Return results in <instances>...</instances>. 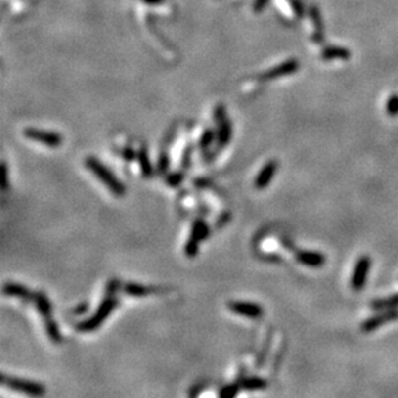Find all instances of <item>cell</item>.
Segmentation results:
<instances>
[{
	"instance_id": "cell-1",
	"label": "cell",
	"mask_w": 398,
	"mask_h": 398,
	"mask_svg": "<svg viewBox=\"0 0 398 398\" xmlns=\"http://www.w3.org/2000/svg\"><path fill=\"white\" fill-rule=\"evenodd\" d=\"M85 165H87V168H88L89 170H90L91 173L94 174L95 177H97L98 179L101 180L103 184H105L106 187H107L110 191H111L112 195L118 196V197H120V196H124L125 193V187L123 186V183L120 182V180L116 178V177L114 176V174L110 172V170L107 169V168L103 165V164L99 163V160L98 159H95V157H87V160H85Z\"/></svg>"
},
{
	"instance_id": "cell-2",
	"label": "cell",
	"mask_w": 398,
	"mask_h": 398,
	"mask_svg": "<svg viewBox=\"0 0 398 398\" xmlns=\"http://www.w3.org/2000/svg\"><path fill=\"white\" fill-rule=\"evenodd\" d=\"M111 295L112 294H110V297L106 298L105 301L99 304L94 316L88 318V320L76 323V330L83 331V333H88V331H93V330L101 326V323L106 321L108 314L111 313L112 310H115V307H116V304H118V301L115 298H112Z\"/></svg>"
},
{
	"instance_id": "cell-3",
	"label": "cell",
	"mask_w": 398,
	"mask_h": 398,
	"mask_svg": "<svg viewBox=\"0 0 398 398\" xmlns=\"http://www.w3.org/2000/svg\"><path fill=\"white\" fill-rule=\"evenodd\" d=\"M372 261L369 255H362L357 259L354 268H353L352 277H351V287L354 291L363 290V287L367 281L369 271L371 268Z\"/></svg>"
},
{
	"instance_id": "cell-4",
	"label": "cell",
	"mask_w": 398,
	"mask_h": 398,
	"mask_svg": "<svg viewBox=\"0 0 398 398\" xmlns=\"http://www.w3.org/2000/svg\"><path fill=\"white\" fill-rule=\"evenodd\" d=\"M1 384L8 385L9 388L17 392H22V393L29 396H43L45 393V387L43 384L30 382V380H23V379L7 378L5 375H1Z\"/></svg>"
},
{
	"instance_id": "cell-5",
	"label": "cell",
	"mask_w": 398,
	"mask_h": 398,
	"mask_svg": "<svg viewBox=\"0 0 398 398\" xmlns=\"http://www.w3.org/2000/svg\"><path fill=\"white\" fill-rule=\"evenodd\" d=\"M23 135L29 138V139L39 142V143L44 144L46 147H52V148H56V147L61 146V143H62V137L58 133L39 131V129H35V128H26L23 131Z\"/></svg>"
},
{
	"instance_id": "cell-6",
	"label": "cell",
	"mask_w": 398,
	"mask_h": 398,
	"mask_svg": "<svg viewBox=\"0 0 398 398\" xmlns=\"http://www.w3.org/2000/svg\"><path fill=\"white\" fill-rule=\"evenodd\" d=\"M398 320V308H395V310H382V313L376 314L374 317H370L365 322H362L361 325V330L363 333H372L378 330L379 327H382L383 325L389 322H393V321Z\"/></svg>"
},
{
	"instance_id": "cell-7",
	"label": "cell",
	"mask_w": 398,
	"mask_h": 398,
	"mask_svg": "<svg viewBox=\"0 0 398 398\" xmlns=\"http://www.w3.org/2000/svg\"><path fill=\"white\" fill-rule=\"evenodd\" d=\"M228 308L236 314H241L248 318H261L263 316V308L261 307V304L253 303V302H246V301H232L229 302Z\"/></svg>"
},
{
	"instance_id": "cell-8",
	"label": "cell",
	"mask_w": 398,
	"mask_h": 398,
	"mask_svg": "<svg viewBox=\"0 0 398 398\" xmlns=\"http://www.w3.org/2000/svg\"><path fill=\"white\" fill-rule=\"evenodd\" d=\"M295 258L299 263L310 268H321L326 263V257L314 250H299L295 254Z\"/></svg>"
},
{
	"instance_id": "cell-9",
	"label": "cell",
	"mask_w": 398,
	"mask_h": 398,
	"mask_svg": "<svg viewBox=\"0 0 398 398\" xmlns=\"http://www.w3.org/2000/svg\"><path fill=\"white\" fill-rule=\"evenodd\" d=\"M216 118L218 120V143L219 146H225L228 144L232 135V127L228 119L225 118L224 111L222 106L216 108Z\"/></svg>"
},
{
	"instance_id": "cell-10",
	"label": "cell",
	"mask_w": 398,
	"mask_h": 398,
	"mask_svg": "<svg viewBox=\"0 0 398 398\" xmlns=\"http://www.w3.org/2000/svg\"><path fill=\"white\" fill-rule=\"evenodd\" d=\"M298 69H299V62H298L297 59H289V61H285L284 63L273 67L269 71L265 72L262 75V79L263 80H273V79L281 78V76L291 75L294 72H297Z\"/></svg>"
},
{
	"instance_id": "cell-11",
	"label": "cell",
	"mask_w": 398,
	"mask_h": 398,
	"mask_svg": "<svg viewBox=\"0 0 398 398\" xmlns=\"http://www.w3.org/2000/svg\"><path fill=\"white\" fill-rule=\"evenodd\" d=\"M278 164L276 160H269L265 167L262 168L261 172L258 173V176L255 177L254 179V186L255 188L258 189H265V187H268L271 184L272 179H273L274 174L277 172Z\"/></svg>"
},
{
	"instance_id": "cell-12",
	"label": "cell",
	"mask_w": 398,
	"mask_h": 398,
	"mask_svg": "<svg viewBox=\"0 0 398 398\" xmlns=\"http://www.w3.org/2000/svg\"><path fill=\"white\" fill-rule=\"evenodd\" d=\"M351 57H352V52H351L350 49L344 48V46H326L321 52V58L323 61H334V59L348 61Z\"/></svg>"
},
{
	"instance_id": "cell-13",
	"label": "cell",
	"mask_w": 398,
	"mask_h": 398,
	"mask_svg": "<svg viewBox=\"0 0 398 398\" xmlns=\"http://www.w3.org/2000/svg\"><path fill=\"white\" fill-rule=\"evenodd\" d=\"M310 21H312V25L314 27L313 40L320 44V43L323 42V36L325 35H323V22L322 17H321V12L316 5H312L310 8Z\"/></svg>"
},
{
	"instance_id": "cell-14",
	"label": "cell",
	"mask_w": 398,
	"mask_h": 398,
	"mask_svg": "<svg viewBox=\"0 0 398 398\" xmlns=\"http://www.w3.org/2000/svg\"><path fill=\"white\" fill-rule=\"evenodd\" d=\"M3 293L8 297H16L21 298V299H30L31 298V293H30L27 287L22 286V285L13 284V282H8V284L4 285Z\"/></svg>"
},
{
	"instance_id": "cell-15",
	"label": "cell",
	"mask_w": 398,
	"mask_h": 398,
	"mask_svg": "<svg viewBox=\"0 0 398 398\" xmlns=\"http://www.w3.org/2000/svg\"><path fill=\"white\" fill-rule=\"evenodd\" d=\"M138 163H139L142 176L146 177V178L152 177L154 169H152V165H151L150 163V157H148V152H147L146 146H142L139 148V152H138Z\"/></svg>"
},
{
	"instance_id": "cell-16",
	"label": "cell",
	"mask_w": 398,
	"mask_h": 398,
	"mask_svg": "<svg viewBox=\"0 0 398 398\" xmlns=\"http://www.w3.org/2000/svg\"><path fill=\"white\" fill-rule=\"evenodd\" d=\"M371 310H395L398 308V293L384 299H376V301L370 303Z\"/></svg>"
},
{
	"instance_id": "cell-17",
	"label": "cell",
	"mask_w": 398,
	"mask_h": 398,
	"mask_svg": "<svg viewBox=\"0 0 398 398\" xmlns=\"http://www.w3.org/2000/svg\"><path fill=\"white\" fill-rule=\"evenodd\" d=\"M241 385L246 391H263L267 387V382L259 376H250V378H245L241 382Z\"/></svg>"
},
{
	"instance_id": "cell-18",
	"label": "cell",
	"mask_w": 398,
	"mask_h": 398,
	"mask_svg": "<svg viewBox=\"0 0 398 398\" xmlns=\"http://www.w3.org/2000/svg\"><path fill=\"white\" fill-rule=\"evenodd\" d=\"M35 303H36V307H38V310H39L43 316L44 317L50 316V312H52V306H50V302H49V299L46 298L45 294L36 293L35 294Z\"/></svg>"
},
{
	"instance_id": "cell-19",
	"label": "cell",
	"mask_w": 398,
	"mask_h": 398,
	"mask_svg": "<svg viewBox=\"0 0 398 398\" xmlns=\"http://www.w3.org/2000/svg\"><path fill=\"white\" fill-rule=\"evenodd\" d=\"M45 330H46V334H48V336H49V339L52 340V342L59 343L61 340H62V336H61V333H59L57 323L54 322L52 318H49V317H46Z\"/></svg>"
},
{
	"instance_id": "cell-20",
	"label": "cell",
	"mask_w": 398,
	"mask_h": 398,
	"mask_svg": "<svg viewBox=\"0 0 398 398\" xmlns=\"http://www.w3.org/2000/svg\"><path fill=\"white\" fill-rule=\"evenodd\" d=\"M206 236H208V225H206V223L204 222V221L197 219V221L193 223L191 237L196 238L197 241H201V240H204Z\"/></svg>"
},
{
	"instance_id": "cell-21",
	"label": "cell",
	"mask_w": 398,
	"mask_h": 398,
	"mask_svg": "<svg viewBox=\"0 0 398 398\" xmlns=\"http://www.w3.org/2000/svg\"><path fill=\"white\" fill-rule=\"evenodd\" d=\"M124 291L128 295H131V297H146L151 290L148 287L142 286V285L127 284L124 286Z\"/></svg>"
},
{
	"instance_id": "cell-22",
	"label": "cell",
	"mask_w": 398,
	"mask_h": 398,
	"mask_svg": "<svg viewBox=\"0 0 398 398\" xmlns=\"http://www.w3.org/2000/svg\"><path fill=\"white\" fill-rule=\"evenodd\" d=\"M385 111L387 115L391 118H395L398 115V94H392L387 101L385 105Z\"/></svg>"
},
{
	"instance_id": "cell-23",
	"label": "cell",
	"mask_w": 398,
	"mask_h": 398,
	"mask_svg": "<svg viewBox=\"0 0 398 398\" xmlns=\"http://www.w3.org/2000/svg\"><path fill=\"white\" fill-rule=\"evenodd\" d=\"M199 242L196 238L189 237L188 242L186 244V248H184V252H186V255L188 258H195L197 255V252H199Z\"/></svg>"
},
{
	"instance_id": "cell-24",
	"label": "cell",
	"mask_w": 398,
	"mask_h": 398,
	"mask_svg": "<svg viewBox=\"0 0 398 398\" xmlns=\"http://www.w3.org/2000/svg\"><path fill=\"white\" fill-rule=\"evenodd\" d=\"M213 140H214V132L210 131V129H206V131L204 132L201 139H200V147H201L203 150H206V148L212 144Z\"/></svg>"
},
{
	"instance_id": "cell-25",
	"label": "cell",
	"mask_w": 398,
	"mask_h": 398,
	"mask_svg": "<svg viewBox=\"0 0 398 398\" xmlns=\"http://www.w3.org/2000/svg\"><path fill=\"white\" fill-rule=\"evenodd\" d=\"M291 4V8H293L294 13L297 14L298 18H303L304 17V7L302 4L301 0H289Z\"/></svg>"
},
{
	"instance_id": "cell-26",
	"label": "cell",
	"mask_w": 398,
	"mask_h": 398,
	"mask_svg": "<svg viewBox=\"0 0 398 398\" xmlns=\"http://www.w3.org/2000/svg\"><path fill=\"white\" fill-rule=\"evenodd\" d=\"M182 180H183L182 173H173V174H170V176H168V178H167L168 184H170L172 187L179 186Z\"/></svg>"
},
{
	"instance_id": "cell-27",
	"label": "cell",
	"mask_w": 398,
	"mask_h": 398,
	"mask_svg": "<svg viewBox=\"0 0 398 398\" xmlns=\"http://www.w3.org/2000/svg\"><path fill=\"white\" fill-rule=\"evenodd\" d=\"M157 168L160 170V173H165L169 168V159H168L167 154H161L160 157H159V164H157Z\"/></svg>"
},
{
	"instance_id": "cell-28",
	"label": "cell",
	"mask_w": 398,
	"mask_h": 398,
	"mask_svg": "<svg viewBox=\"0 0 398 398\" xmlns=\"http://www.w3.org/2000/svg\"><path fill=\"white\" fill-rule=\"evenodd\" d=\"M8 172H7V164L4 163L3 161V164H1V180H0V182H1V188L4 189V191H5V189L8 188Z\"/></svg>"
},
{
	"instance_id": "cell-29",
	"label": "cell",
	"mask_w": 398,
	"mask_h": 398,
	"mask_svg": "<svg viewBox=\"0 0 398 398\" xmlns=\"http://www.w3.org/2000/svg\"><path fill=\"white\" fill-rule=\"evenodd\" d=\"M236 392H237V389L235 388V387H225V388H223L222 391H221V393L219 395L222 396V397H232V396L236 395Z\"/></svg>"
},
{
	"instance_id": "cell-30",
	"label": "cell",
	"mask_w": 398,
	"mask_h": 398,
	"mask_svg": "<svg viewBox=\"0 0 398 398\" xmlns=\"http://www.w3.org/2000/svg\"><path fill=\"white\" fill-rule=\"evenodd\" d=\"M267 3H268V0H255L254 10L255 12H261V10H263V8L265 7V4Z\"/></svg>"
},
{
	"instance_id": "cell-31",
	"label": "cell",
	"mask_w": 398,
	"mask_h": 398,
	"mask_svg": "<svg viewBox=\"0 0 398 398\" xmlns=\"http://www.w3.org/2000/svg\"><path fill=\"white\" fill-rule=\"evenodd\" d=\"M143 1H146L147 4H160L164 0H143Z\"/></svg>"
}]
</instances>
